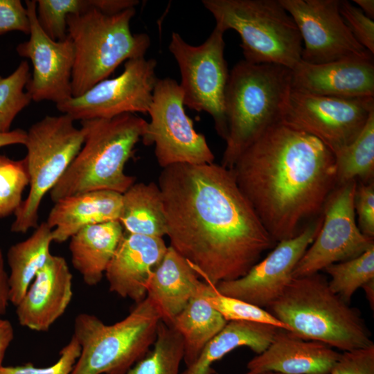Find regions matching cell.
Wrapping results in <instances>:
<instances>
[{
    "label": "cell",
    "instance_id": "1",
    "mask_svg": "<svg viewBox=\"0 0 374 374\" xmlns=\"http://www.w3.org/2000/svg\"><path fill=\"white\" fill-rule=\"evenodd\" d=\"M157 184L170 246L207 283L244 276L276 243L221 164H175Z\"/></svg>",
    "mask_w": 374,
    "mask_h": 374
},
{
    "label": "cell",
    "instance_id": "2",
    "mask_svg": "<svg viewBox=\"0 0 374 374\" xmlns=\"http://www.w3.org/2000/svg\"><path fill=\"white\" fill-rule=\"evenodd\" d=\"M230 170L275 242L296 236L337 186L334 153L282 121L248 146Z\"/></svg>",
    "mask_w": 374,
    "mask_h": 374
},
{
    "label": "cell",
    "instance_id": "3",
    "mask_svg": "<svg viewBox=\"0 0 374 374\" xmlns=\"http://www.w3.org/2000/svg\"><path fill=\"white\" fill-rule=\"evenodd\" d=\"M83 145L57 184L50 191L55 202L94 190L124 193L135 183L125 173L148 122L135 114L80 121Z\"/></svg>",
    "mask_w": 374,
    "mask_h": 374
},
{
    "label": "cell",
    "instance_id": "4",
    "mask_svg": "<svg viewBox=\"0 0 374 374\" xmlns=\"http://www.w3.org/2000/svg\"><path fill=\"white\" fill-rule=\"evenodd\" d=\"M268 308L290 332L302 339L342 351L373 344L359 311L333 292L319 273L293 277Z\"/></svg>",
    "mask_w": 374,
    "mask_h": 374
},
{
    "label": "cell",
    "instance_id": "5",
    "mask_svg": "<svg viewBox=\"0 0 374 374\" xmlns=\"http://www.w3.org/2000/svg\"><path fill=\"white\" fill-rule=\"evenodd\" d=\"M291 69L242 60L229 73L224 94L227 124L221 165L231 168L267 129L281 121L291 89Z\"/></svg>",
    "mask_w": 374,
    "mask_h": 374
},
{
    "label": "cell",
    "instance_id": "6",
    "mask_svg": "<svg viewBox=\"0 0 374 374\" xmlns=\"http://www.w3.org/2000/svg\"><path fill=\"white\" fill-rule=\"evenodd\" d=\"M135 8L108 15L90 7L67 17V36L74 49L73 97L107 79L123 62L145 57L150 46L145 33L134 34Z\"/></svg>",
    "mask_w": 374,
    "mask_h": 374
},
{
    "label": "cell",
    "instance_id": "7",
    "mask_svg": "<svg viewBox=\"0 0 374 374\" xmlns=\"http://www.w3.org/2000/svg\"><path fill=\"white\" fill-rule=\"evenodd\" d=\"M161 321L148 296L114 324H105L91 314H78L73 336L80 355L71 374H126L153 345Z\"/></svg>",
    "mask_w": 374,
    "mask_h": 374
},
{
    "label": "cell",
    "instance_id": "8",
    "mask_svg": "<svg viewBox=\"0 0 374 374\" xmlns=\"http://www.w3.org/2000/svg\"><path fill=\"white\" fill-rule=\"evenodd\" d=\"M202 3L215 26L238 33L246 62L292 70L301 61L300 33L280 0H203Z\"/></svg>",
    "mask_w": 374,
    "mask_h": 374
},
{
    "label": "cell",
    "instance_id": "9",
    "mask_svg": "<svg viewBox=\"0 0 374 374\" xmlns=\"http://www.w3.org/2000/svg\"><path fill=\"white\" fill-rule=\"evenodd\" d=\"M73 123L66 114L46 116L26 131L27 154L24 159L30 188L14 214L12 232L24 233L37 227L43 198L60 180L83 145V132Z\"/></svg>",
    "mask_w": 374,
    "mask_h": 374
},
{
    "label": "cell",
    "instance_id": "10",
    "mask_svg": "<svg viewBox=\"0 0 374 374\" xmlns=\"http://www.w3.org/2000/svg\"><path fill=\"white\" fill-rule=\"evenodd\" d=\"M224 33L215 26L202 44L194 46L173 32L168 49L179 69L184 106L211 115L216 132L225 140L224 94L229 73L224 57Z\"/></svg>",
    "mask_w": 374,
    "mask_h": 374
},
{
    "label": "cell",
    "instance_id": "11",
    "mask_svg": "<svg viewBox=\"0 0 374 374\" xmlns=\"http://www.w3.org/2000/svg\"><path fill=\"white\" fill-rule=\"evenodd\" d=\"M184 107L179 84L170 78H158L148 112L150 120L141 140L145 145H154L162 168L178 163H214L205 136L195 130Z\"/></svg>",
    "mask_w": 374,
    "mask_h": 374
},
{
    "label": "cell",
    "instance_id": "12",
    "mask_svg": "<svg viewBox=\"0 0 374 374\" xmlns=\"http://www.w3.org/2000/svg\"><path fill=\"white\" fill-rule=\"evenodd\" d=\"M374 111V97L318 96L291 88L281 121L309 134L335 154L359 135Z\"/></svg>",
    "mask_w": 374,
    "mask_h": 374
},
{
    "label": "cell",
    "instance_id": "13",
    "mask_svg": "<svg viewBox=\"0 0 374 374\" xmlns=\"http://www.w3.org/2000/svg\"><path fill=\"white\" fill-rule=\"evenodd\" d=\"M157 64L145 57L129 60L119 75L98 82L83 94L56 104V108L74 121L146 114L158 80Z\"/></svg>",
    "mask_w": 374,
    "mask_h": 374
},
{
    "label": "cell",
    "instance_id": "14",
    "mask_svg": "<svg viewBox=\"0 0 374 374\" xmlns=\"http://www.w3.org/2000/svg\"><path fill=\"white\" fill-rule=\"evenodd\" d=\"M357 181L337 186L323 207L321 228L296 265L293 277L319 273L330 265L359 256L374 246L355 221L354 197Z\"/></svg>",
    "mask_w": 374,
    "mask_h": 374
},
{
    "label": "cell",
    "instance_id": "15",
    "mask_svg": "<svg viewBox=\"0 0 374 374\" xmlns=\"http://www.w3.org/2000/svg\"><path fill=\"white\" fill-rule=\"evenodd\" d=\"M294 21L304 44L301 60L323 64L370 57L353 37L339 11V0H280Z\"/></svg>",
    "mask_w": 374,
    "mask_h": 374
},
{
    "label": "cell",
    "instance_id": "16",
    "mask_svg": "<svg viewBox=\"0 0 374 374\" xmlns=\"http://www.w3.org/2000/svg\"><path fill=\"white\" fill-rule=\"evenodd\" d=\"M322 215L305 226L295 237L277 242L262 260L244 276L219 283L217 290L260 308H269L284 292L293 278V271L317 235Z\"/></svg>",
    "mask_w": 374,
    "mask_h": 374
},
{
    "label": "cell",
    "instance_id": "17",
    "mask_svg": "<svg viewBox=\"0 0 374 374\" xmlns=\"http://www.w3.org/2000/svg\"><path fill=\"white\" fill-rule=\"evenodd\" d=\"M25 6L30 22L29 39L16 47L17 54L28 58L33 73L26 91L32 100H50L58 104L73 97L71 76L74 49L67 37L62 41L50 38L40 27L36 1L26 0Z\"/></svg>",
    "mask_w": 374,
    "mask_h": 374
},
{
    "label": "cell",
    "instance_id": "18",
    "mask_svg": "<svg viewBox=\"0 0 374 374\" xmlns=\"http://www.w3.org/2000/svg\"><path fill=\"white\" fill-rule=\"evenodd\" d=\"M291 72V88L299 91L338 98L374 97L373 57L317 64L301 60Z\"/></svg>",
    "mask_w": 374,
    "mask_h": 374
},
{
    "label": "cell",
    "instance_id": "19",
    "mask_svg": "<svg viewBox=\"0 0 374 374\" xmlns=\"http://www.w3.org/2000/svg\"><path fill=\"white\" fill-rule=\"evenodd\" d=\"M72 278L65 258L51 254L16 306L20 325L37 332L48 331L71 303Z\"/></svg>",
    "mask_w": 374,
    "mask_h": 374
},
{
    "label": "cell",
    "instance_id": "20",
    "mask_svg": "<svg viewBox=\"0 0 374 374\" xmlns=\"http://www.w3.org/2000/svg\"><path fill=\"white\" fill-rule=\"evenodd\" d=\"M167 249L162 238L124 232L105 273L109 290L136 303L143 300L148 280Z\"/></svg>",
    "mask_w": 374,
    "mask_h": 374
},
{
    "label": "cell",
    "instance_id": "21",
    "mask_svg": "<svg viewBox=\"0 0 374 374\" xmlns=\"http://www.w3.org/2000/svg\"><path fill=\"white\" fill-rule=\"evenodd\" d=\"M340 353L323 343L278 328L272 342L247 363L248 371L282 374H330Z\"/></svg>",
    "mask_w": 374,
    "mask_h": 374
},
{
    "label": "cell",
    "instance_id": "22",
    "mask_svg": "<svg viewBox=\"0 0 374 374\" xmlns=\"http://www.w3.org/2000/svg\"><path fill=\"white\" fill-rule=\"evenodd\" d=\"M121 208L122 194L89 191L55 202L46 222L53 229V242L62 243L85 226L118 221Z\"/></svg>",
    "mask_w": 374,
    "mask_h": 374
},
{
    "label": "cell",
    "instance_id": "23",
    "mask_svg": "<svg viewBox=\"0 0 374 374\" xmlns=\"http://www.w3.org/2000/svg\"><path fill=\"white\" fill-rule=\"evenodd\" d=\"M189 262L170 246L154 269L146 286L148 296L161 320L170 325L197 292L202 280Z\"/></svg>",
    "mask_w": 374,
    "mask_h": 374
},
{
    "label": "cell",
    "instance_id": "24",
    "mask_svg": "<svg viewBox=\"0 0 374 374\" xmlns=\"http://www.w3.org/2000/svg\"><path fill=\"white\" fill-rule=\"evenodd\" d=\"M124 234L119 221L85 226L70 238L69 249L73 267L85 284H98Z\"/></svg>",
    "mask_w": 374,
    "mask_h": 374
},
{
    "label": "cell",
    "instance_id": "25",
    "mask_svg": "<svg viewBox=\"0 0 374 374\" xmlns=\"http://www.w3.org/2000/svg\"><path fill=\"white\" fill-rule=\"evenodd\" d=\"M278 330L271 325L252 321H227L207 343L197 359L180 374H211L214 362L241 346L259 355L269 347Z\"/></svg>",
    "mask_w": 374,
    "mask_h": 374
},
{
    "label": "cell",
    "instance_id": "26",
    "mask_svg": "<svg viewBox=\"0 0 374 374\" xmlns=\"http://www.w3.org/2000/svg\"><path fill=\"white\" fill-rule=\"evenodd\" d=\"M52 231L47 223L43 222L30 236L12 245L7 251L6 258L10 269L8 276L10 303L15 307L51 256Z\"/></svg>",
    "mask_w": 374,
    "mask_h": 374
},
{
    "label": "cell",
    "instance_id": "27",
    "mask_svg": "<svg viewBox=\"0 0 374 374\" xmlns=\"http://www.w3.org/2000/svg\"><path fill=\"white\" fill-rule=\"evenodd\" d=\"M206 287L202 280L197 292L170 324L183 339L186 367L197 359L207 343L227 323L206 300Z\"/></svg>",
    "mask_w": 374,
    "mask_h": 374
},
{
    "label": "cell",
    "instance_id": "28",
    "mask_svg": "<svg viewBox=\"0 0 374 374\" xmlns=\"http://www.w3.org/2000/svg\"><path fill=\"white\" fill-rule=\"evenodd\" d=\"M118 221L126 233L158 238L166 235V217L158 184L134 183L123 193Z\"/></svg>",
    "mask_w": 374,
    "mask_h": 374
},
{
    "label": "cell",
    "instance_id": "29",
    "mask_svg": "<svg viewBox=\"0 0 374 374\" xmlns=\"http://www.w3.org/2000/svg\"><path fill=\"white\" fill-rule=\"evenodd\" d=\"M337 186L361 179L373 181L374 175V111L350 144L335 154Z\"/></svg>",
    "mask_w": 374,
    "mask_h": 374
},
{
    "label": "cell",
    "instance_id": "30",
    "mask_svg": "<svg viewBox=\"0 0 374 374\" xmlns=\"http://www.w3.org/2000/svg\"><path fill=\"white\" fill-rule=\"evenodd\" d=\"M152 350L126 374H180L184 346L180 334L163 321L159 323Z\"/></svg>",
    "mask_w": 374,
    "mask_h": 374
},
{
    "label": "cell",
    "instance_id": "31",
    "mask_svg": "<svg viewBox=\"0 0 374 374\" xmlns=\"http://www.w3.org/2000/svg\"><path fill=\"white\" fill-rule=\"evenodd\" d=\"M331 290L349 303L355 292L374 278V246L353 258L329 265Z\"/></svg>",
    "mask_w": 374,
    "mask_h": 374
},
{
    "label": "cell",
    "instance_id": "32",
    "mask_svg": "<svg viewBox=\"0 0 374 374\" xmlns=\"http://www.w3.org/2000/svg\"><path fill=\"white\" fill-rule=\"evenodd\" d=\"M30 78V66L26 60L21 61L7 77L0 75V132L10 131L16 116L32 101L25 91Z\"/></svg>",
    "mask_w": 374,
    "mask_h": 374
},
{
    "label": "cell",
    "instance_id": "33",
    "mask_svg": "<svg viewBox=\"0 0 374 374\" xmlns=\"http://www.w3.org/2000/svg\"><path fill=\"white\" fill-rule=\"evenodd\" d=\"M205 299L226 321H247L265 323L288 330V328L270 312L248 302L220 293L206 283Z\"/></svg>",
    "mask_w": 374,
    "mask_h": 374
},
{
    "label": "cell",
    "instance_id": "34",
    "mask_svg": "<svg viewBox=\"0 0 374 374\" xmlns=\"http://www.w3.org/2000/svg\"><path fill=\"white\" fill-rule=\"evenodd\" d=\"M28 185L24 159L14 160L0 154V218L15 213L23 202L22 195Z\"/></svg>",
    "mask_w": 374,
    "mask_h": 374
},
{
    "label": "cell",
    "instance_id": "35",
    "mask_svg": "<svg viewBox=\"0 0 374 374\" xmlns=\"http://www.w3.org/2000/svg\"><path fill=\"white\" fill-rule=\"evenodd\" d=\"M38 23L52 39L67 37V17L89 8L88 0H35Z\"/></svg>",
    "mask_w": 374,
    "mask_h": 374
},
{
    "label": "cell",
    "instance_id": "36",
    "mask_svg": "<svg viewBox=\"0 0 374 374\" xmlns=\"http://www.w3.org/2000/svg\"><path fill=\"white\" fill-rule=\"evenodd\" d=\"M80 355V346L72 336L70 341L61 349L60 357L50 366L35 367L31 363L17 366H2L0 374H71Z\"/></svg>",
    "mask_w": 374,
    "mask_h": 374
},
{
    "label": "cell",
    "instance_id": "37",
    "mask_svg": "<svg viewBox=\"0 0 374 374\" xmlns=\"http://www.w3.org/2000/svg\"><path fill=\"white\" fill-rule=\"evenodd\" d=\"M340 14L355 39L368 52L374 53V21L346 0H339Z\"/></svg>",
    "mask_w": 374,
    "mask_h": 374
},
{
    "label": "cell",
    "instance_id": "38",
    "mask_svg": "<svg viewBox=\"0 0 374 374\" xmlns=\"http://www.w3.org/2000/svg\"><path fill=\"white\" fill-rule=\"evenodd\" d=\"M330 374H374V344L340 353Z\"/></svg>",
    "mask_w": 374,
    "mask_h": 374
},
{
    "label": "cell",
    "instance_id": "39",
    "mask_svg": "<svg viewBox=\"0 0 374 374\" xmlns=\"http://www.w3.org/2000/svg\"><path fill=\"white\" fill-rule=\"evenodd\" d=\"M354 208L357 215L358 227L365 235L374 238L373 181L357 183Z\"/></svg>",
    "mask_w": 374,
    "mask_h": 374
},
{
    "label": "cell",
    "instance_id": "40",
    "mask_svg": "<svg viewBox=\"0 0 374 374\" xmlns=\"http://www.w3.org/2000/svg\"><path fill=\"white\" fill-rule=\"evenodd\" d=\"M12 31L29 35L26 8L20 0H0V35Z\"/></svg>",
    "mask_w": 374,
    "mask_h": 374
},
{
    "label": "cell",
    "instance_id": "41",
    "mask_svg": "<svg viewBox=\"0 0 374 374\" xmlns=\"http://www.w3.org/2000/svg\"><path fill=\"white\" fill-rule=\"evenodd\" d=\"M90 7L108 15L121 12L135 8L139 3L137 0H88Z\"/></svg>",
    "mask_w": 374,
    "mask_h": 374
},
{
    "label": "cell",
    "instance_id": "42",
    "mask_svg": "<svg viewBox=\"0 0 374 374\" xmlns=\"http://www.w3.org/2000/svg\"><path fill=\"white\" fill-rule=\"evenodd\" d=\"M9 303L10 287L8 276L5 268L3 254L0 249V317L6 312Z\"/></svg>",
    "mask_w": 374,
    "mask_h": 374
},
{
    "label": "cell",
    "instance_id": "43",
    "mask_svg": "<svg viewBox=\"0 0 374 374\" xmlns=\"http://www.w3.org/2000/svg\"><path fill=\"white\" fill-rule=\"evenodd\" d=\"M14 328L11 323L0 317V368L6 352L14 339Z\"/></svg>",
    "mask_w": 374,
    "mask_h": 374
},
{
    "label": "cell",
    "instance_id": "44",
    "mask_svg": "<svg viewBox=\"0 0 374 374\" xmlns=\"http://www.w3.org/2000/svg\"><path fill=\"white\" fill-rule=\"evenodd\" d=\"M26 139V131L22 129H15L7 132H0V148L21 144L24 145Z\"/></svg>",
    "mask_w": 374,
    "mask_h": 374
},
{
    "label": "cell",
    "instance_id": "45",
    "mask_svg": "<svg viewBox=\"0 0 374 374\" xmlns=\"http://www.w3.org/2000/svg\"><path fill=\"white\" fill-rule=\"evenodd\" d=\"M353 2L368 17L373 19L374 17V1L373 0H354Z\"/></svg>",
    "mask_w": 374,
    "mask_h": 374
},
{
    "label": "cell",
    "instance_id": "46",
    "mask_svg": "<svg viewBox=\"0 0 374 374\" xmlns=\"http://www.w3.org/2000/svg\"><path fill=\"white\" fill-rule=\"evenodd\" d=\"M362 288L364 290L366 298L369 303L370 307L374 309V278L366 283Z\"/></svg>",
    "mask_w": 374,
    "mask_h": 374
},
{
    "label": "cell",
    "instance_id": "47",
    "mask_svg": "<svg viewBox=\"0 0 374 374\" xmlns=\"http://www.w3.org/2000/svg\"><path fill=\"white\" fill-rule=\"evenodd\" d=\"M244 374H282L280 373L274 372V371H261V372H256V371H247Z\"/></svg>",
    "mask_w": 374,
    "mask_h": 374
},
{
    "label": "cell",
    "instance_id": "48",
    "mask_svg": "<svg viewBox=\"0 0 374 374\" xmlns=\"http://www.w3.org/2000/svg\"><path fill=\"white\" fill-rule=\"evenodd\" d=\"M211 374H217L215 373V371H213Z\"/></svg>",
    "mask_w": 374,
    "mask_h": 374
}]
</instances>
